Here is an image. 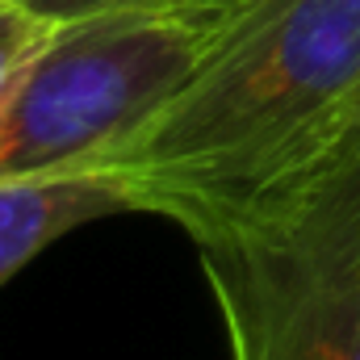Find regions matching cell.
<instances>
[{
  "label": "cell",
  "instance_id": "obj_1",
  "mask_svg": "<svg viewBox=\"0 0 360 360\" xmlns=\"http://www.w3.org/2000/svg\"><path fill=\"white\" fill-rule=\"evenodd\" d=\"M360 89V0H235L193 72L117 151L130 214L235 197L340 126Z\"/></svg>",
  "mask_w": 360,
  "mask_h": 360
},
{
  "label": "cell",
  "instance_id": "obj_2",
  "mask_svg": "<svg viewBox=\"0 0 360 360\" xmlns=\"http://www.w3.org/2000/svg\"><path fill=\"white\" fill-rule=\"evenodd\" d=\"M168 222L197 248L231 360H360V117Z\"/></svg>",
  "mask_w": 360,
  "mask_h": 360
},
{
  "label": "cell",
  "instance_id": "obj_3",
  "mask_svg": "<svg viewBox=\"0 0 360 360\" xmlns=\"http://www.w3.org/2000/svg\"><path fill=\"white\" fill-rule=\"evenodd\" d=\"M222 17L193 0L59 17L0 109V180L101 164L184 84Z\"/></svg>",
  "mask_w": 360,
  "mask_h": 360
},
{
  "label": "cell",
  "instance_id": "obj_4",
  "mask_svg": "<svg viewBox=\"0 0 360 360\" xmlns=\"http://www.w3.org/2000/svg\"><path fill=\"white\" fill-rule=\"evenodd\" d=\"M126 210L122 188L101 172L0 180V289L68 231Z\"/></svg>",
  "mask_w": 360,
  "mask_h": 360
},
{
  "label": "cell",
  "instance_id": "obj_5",
  "mask_svg": "<svg viewBox=\"0 0 360 360\" xmlns=\"http://www.w3.org/2000/svg\"><path fill=\"white\" fill-rule=\"evenodd\" d=\"M51 30L55 17H46L30 0H0V109Z\"/></svg>",
  "mask_w": 360,
  "mask_h": 360
},
{
  "label": "cell",
  "instance_id": "obj_6",
  "mask_svg": "<svg viewBox=\"0 0 360 360\" xmlns=\"http://www.w3.org/2000/svg\"><path fill=\"white\" fill-rule=\"evenodd\" d=\"M34 8H42L46 17H80V13H96V8H113V4H147V0H30Z\"/></svg>",
  "mask_w": 360,
  "mask_h": 360
},
{
  "label": "cell",
  "instance_id": "obj_7",
  "mask_svg": "<svg viewBox=\"0 0 360 360\" xmlns=\"http://www.w3.org/2000/svg\"><path fill=\"white\" fill-rule=\"evenodd\" d=\"M344 117H360V89H356V96H352V105H348V113Z\"/></svg>",
  "mask_w": 360,
  "mask_h": 360
},
{
  "label": "cell",
  "instance_id": "obj_8",
  "mask_svg": "<svg viewBox=\"0 0 360 360\" xmlns=\"http://www.w3.org/2000/svg\"><path fill=\"white\" fill-rule=\"evenodd\" d=\"M193 4H214V8H231L235 0H193Z\"/></svg>",
  "mask_w": 360,
  "mask_h": 360
}]
</instances>
